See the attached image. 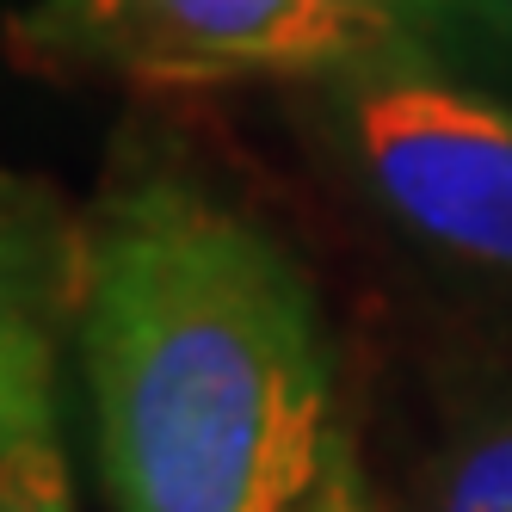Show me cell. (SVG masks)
Returning a JSON list of instances; mask_svg holds the SVG:
<instances>
[{
	"label": "cell",
	"instance_id": "cell-1",
	"mask_svg": "<svg viewBox=\"0 0 512 512\" xmlns=\"http://www.w3.org/2000/svg\"><path fill=\"white\" fill-rule=\"evenodd\" d=\"M118 512H290L334 438V352L290 247L167 161L81 210L75 315Z\"/></svg>",
	"mask_w": 512,
	"mask_h": 512
},
{
	"label": "cell",
	"instance_id": "cell-2",
	"mask_svg": "<svg viewBox=\"0 0 512 512\" xmlns=\"http://www.w3.org/2000/svg\"><path fill=\"white\" fill-rule=\"evenodd\" d=\"M309 124L395 235L512 315V105L408 44L315 81Z\"/></svg>",
	"mask_w": 512,
	"mask_h": 512
},
{
	"label": "cell",
	"instance_id": "cell-3",
	"mask_svg": "<svg viewBox=\"0 0 512 512\" xmlns=\"http://www.w3.org/2000/svg\"><path fill=\"white\" fill-rule=\"evenodd\" d=\"M408 44V19L340 0H38L13 19L25 62L142 87H315Z\"/></svg>",
	"mask_w": 512,
	"mask_h": 512
},
{
	"label": "cell",
	"instance_id": "cell-4",
	"mask_svg": "<svg viewBox=\"0 0 512 512\" xmlns=\"http://www.w3.org/2000/svg\"><path fill=\"white\" fill-rule=\"evenodd\" d=\"M81 216L0 173V451L56 432V340L75 315Z\"/></svg>",
	"mask_w": 512,
	"mask_h": 512
},
{
	"label": "cell",
	"instance_id": "cell-5",
	"mask_svg": "<svg viewBox=\"0 0 512 512\" xmlns=\"http://www.w3.org/2000/svg\"><path fill=\"white\" fill-rule=\"evenodd\" d=\"M414 512H512V358L457 364L420 457Z\"/></svg>",
	"mask_w": 512,
	"mask_h": 512
},
{
	"label": "cell",
	"instance_id": "cell-6",
	"mask_svg": "<svg viewBox=\"0 0 512 512\" xmlns=\"http://www.w3.org/2000/svg\"><path fill=\"white\" fill-rule=\"evenodd\" d=\"M0 512H81L68 463L50 438H19L0 451Z\"/></svg>",
	"mask_w": 512,
	"mask_h": 512
},
{
	"label": "cell",
	"instance_id": "cell-7",
	"mask_svg": "<svg viewBox=\"0 0 512 512\" xmlns=\"http://www.w3.org/2000/svg\"><path fill=\"white\" fill-rule=\"evenodd\" d=\"M290 512H389L371 469H364V451L346 426H334L327 438V457H321V475L309 482V494L290 506Z\"/></svg>",
	"mask_w": 512,
	"mask_h": 512
},
{
	"label": "cell",
	"instance_id": "cell-8",
	"mask_svg": "<svg viewBox=\"0 0 512 512\" xmlns=\"http://www.w3.org/2000/svg\"><path fill=\"white\" fill-rule=\"evenodd\" d=\"M340 7H371V13H395V19H408V7H463V0H340Z\"/></svg>",
	"mask_w": 512,
	"mask_h": 512
}]
</instances>
